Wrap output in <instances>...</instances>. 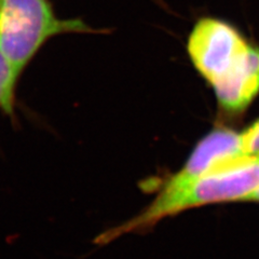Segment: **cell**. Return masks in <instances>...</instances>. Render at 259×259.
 <instances>
[{
    "label": "cell",
    "mask_w": 259,
    "mask_h": 259,
    "mask_svg": "<svg viewBox=\"0 0 259 259\" xmlns=\"http://www.w3.org/2000/svg\"><path fill=\"white\" fill-rule=\"evenodd\" d=\"M187 51L220 107L229 115L244 112L259 93V49L228 23L204 18L193 26Z\"/></svg>",
    "instance_id": "obj_1"
},
{
    "label": "cell",
    "mask_w": 259,
    "mask_h": 259,
    "mask_svg": "<svg viewBox=\"0 0 259 259\" xmlns=\"http://www.w3.org/2000/svg\"><path fill=\"white\" fill-rule=\"evenodd\" d=\"M242 156L240 133L230 128H215L202 139L185 165L163 184L158 192L162 196L175 193L187 187L202 175L215 171Z\"/></svg>",
    "instance_id": "obj_4"
},
{
    "label": "cell",
    "mask_w": 259,
    "mask_h": 259,
    "mask_svg": "<svg viewBox=\"0 0 259 259\" xmlns=\"http://www.w3.org/2000/svg\"><path fill=\"white\" fill-rule=\"evenodd\" d=\"M258 188L259 152L234 159L215 171L202 175L175 193L157 194L139 214L102 232L95 243L106 245L125 234L147 231L164 218L189 208L221 202H243Z\"/></svg>",
    "instance_id": "obj_2"
},
{
    "label": "cell",
    "mask_w": 259,
    "mask_h": 259,
    "mask_svg": "<svg viewBox=\"0 0 259 259\" xmlns=\"http://www.w3.org/2000/svg\"><path fill=\"white\" fill-rule=\"evenodd\" d=\"M243 202H259V188L252 192L243 200Z\"/></svg>",
    "instance_id": "obj_7"
},
{
    "label": "cell",
    "mask_w": 259,
    "mask_h": 259,
    "mask_svg": "<svg viewBox=\"0 0 259 259\" xmlns=\"http://www.w3.org/2000/svg\"><path fill=\"white\" fill-rule=\"evenodd\" d=\"M241 147L245 155H254L259 152V118L240 132Z\"/></svg>",
    "instance_id": "obj_6"
},
{
    "label": "cell",
    "mask_w": 259,
    "mask_h": 259,
    "mask_svg": "<svg viewBox=\"0 0 259 259\" xmlns=\"http://www.w3.org/2000/svg\"><path fill=\"white\" fill-rule=\"evenodd\" d=\"M20 76L0 53V111L12 117L15 111V93Z\"/></svg>",
    "instance_id": "obj_5"
},
{
    "label": "cell",
    "mask_w": 259,
    "mask_h": 259,
    "mask_svg": "<svg viewBox=\"0 0 259 259\" xmlns=\"http://www.w3.org/2000/svg\"><path fill=\"white\" fill-rule=\"evenodd\" d=\"M99 32L82 19L60 18L49 0H0V53L20 77L51 38Z\"/></svg>",
    "instance_id": "obj_3"
}]
</instances>
